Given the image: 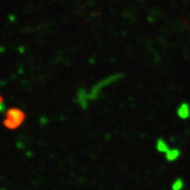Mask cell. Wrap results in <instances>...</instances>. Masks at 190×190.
Wrapping results in <instances>:
<instances>
[{
    "instance_id": "2",
    "label": "cell",
    "mask_w": 190,
    "mask_h": 190,
    "mask_svg": "<svg viewBox=\"0 0 190 190\" xmlns=\"http://www.w3.org/2000/svg\"><path fill=\"white\" fill-rule=\"evenodd\" d=\"M177 116L181 120H188L190 118V105L187 102L181 103L177 108Z\"/></svg>"
},
{
    "instance_id": "1",
    "label": "cell",
    "mask_w": 190,
    "mask_h": 190,
    "mask_svg": "<svg viewBox=\"0 0 190 190\" xmlns=\"http://www.w3.org/2000/svg\"><path fill=\"white\" fill-rule=\"evenodd\" d=\"M25 119V114L17 108H12L7 112L6 118L4 122L5 127L8 128H16L21 125Z\"/></svg>"
},
{
    "instance_id": "4",
    "label": "cell",
    "mask_w": 190,
    "mask_h": 190,
    "mask_svg": "<svg viewBox=\"0 0 190 190\" xmlns=\"http://www.w3.org/2000/svg\"><path fill=\"white\" fill-rule=\"evenodd\" d=\"M156 150L160 153H166L168 151V150L170 149V147L168 146L167 142H166L165 139L163 138H158L156 141Z\"/></svg>"
},
{
    "instance_id": "3",
    "label": "cell",
    "mask_w": 190,
    "mask_h": 190,
    "mask_svg": "<svg viewBox=\"0 0 190 190\" xmlns=\"http://www.w3.org/2000/svg\"><path fill=\"white\" fill-rule=\"evenodd\" d=\"M181 155L180 151L178 148H174V149H169L168 151L166 153V159L168 162H174L178 160Z\"/></svg>"
},
{
    "instance_id": "5",
    "label": "cell",
    "mask_w": 190,
    "mask_h": 190,
    "mask_svg": "<svg viewBox=\"0 0 190 190\" xmlns=\"http://www.w3.org/2000/svg\"><path fill=\"white\" fill-rule=\"evenodd\" d=\"M184 180L181 178H177L172 183V190H182L184 189Z\"/></svg>"
}]
</instances>
